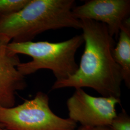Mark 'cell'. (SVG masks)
<instances>
[{
  "label": "cell",
  "instance_id": "6da1fadb",
  "mask_svg": "<svg viewBox=\"0 0 130 130\" xmlns=\"http://www.w3.org/2000/svg\"><path fill=\"white\" fill-rule=\"evenodd\" d=\"M80 20L85 48L78 70L68 79L56 80L52 90L88 87L103 97L120 98L123 79L121 68L113 56L114 38L105 24L86 19Z\"/></svg>",
  "mask_w": 130,
  "mask_h": 130
},
{
  "label": "cell",
  "instance_id": "7a4b0ae2",
  "mask_svg": "<svg viewBox=\"0 0 130 130\" xmlns=\"http://www.w3.org/2000/svg\"><path fill=\"white\" fill-rule=\"evenodd\" d=\"M74 0H29L23 8L0 17V40L10 43L32 41L49 30L81 29L72 13Z\"/></svg>",
  "mask_w": 130,
  "mask_h": 130
},
{
  "label": "cell",
  "instance_id": "3957f363",
  "mask_svg": "<svg viewBox=\"0 0 130 130\" xmlns=\"http://www.w3.org/2000/svg\"><path fill=\"white\" fill-rule=\"evenodd\" d=\"M84 42L83 35H79L56 43L47 41L10 42L7 47L14 54H23L32 58V60L20 63L18 66V70L22 75L25 76L38 70L48 69L52 71L56 80L58 81L68 79L78 70L75 55Z\"/></svg>",
  "mask_w": 130,
  "mask_h": 130
},
{
  "label": "cell",
  "instance_id": "277c9868",
  "mask_svg": "<svg viewBox=\"0 0 130 130\" xmlns=\"http://www.w3.org/2000/svg\"><path fill=\"white\" fill-rule=\"evenodd\" d=\"M0 124L6 130H75L77 127L70 118L52 111L48 95L41 91L17 106L0 107Z\"/></svg>",
  "mask_w": 130,
  "mask_h": 130
},
{
  "label": "cell",
  "instance_id": "5b68a950",
  "mask_svg": "<svg viewBox=\"0 0 130 130\" xmlns=\"http://www.w3.org/2000/svg\"><path fill=\"white\" fill-rule=\"evenodd\" d=\"M121 102L120 98L95 97L82 88L75 89L67 101L69 118L82 126H109L117 114L116 107Z\"/></svg>",
  "mask_w": 130,
  "mask_h": 130
},
{
  "label": "cell",
  "instance_id": "8992f818",
  "mask_svg": "<svg viewBox=\"0 0 130 130\" xmlns=\"http://www.w3.org/2000/svg\"><path fill=\"white\" fill-rule=\"evenodd\" d=\"M130 12L129 0H90L72 10L77 19H89L106 25L109 34L116 40Z\"/></svg>",
  "mask_w": 130,
  "mask_h": 130
},
{
  "label": "cell",
  "instance_id": "52a82bcc",
  "mask_svg": "<svg viewBox=\"0 0 130 130\" xmlns=\"http://www.w3.org/2000/svg\"><path fill=\"white\" fill-rule=\"evenodd\" d=\"M9 43L0 40V107L14 106L15 94L27 86L25 77L18 70L19 56L8 49Z\"/></svg>",
  "mask_w": 130,
  "mask_h": 130
},
{
  "label": "cell",
  "instance_id": "ba28073f",
  "mask_svg": "<svg viewBox=\"0 0 130 130\" xmlns=\"http://www.w3.org/2000/svg\"><path fill=\"white\" fill-rule=\"evenodd\" d=\"M116 46L113 50V56L121 68L123 81L126 86L130 87V21L124 20L121 28Z\"/></svg>",
  "mask_w": 130,
  "mask_h": 130
},
{
  "label": "cell",
  "instance_id": "9c48e42d",
  "mask_svg": "<svg viewBox=\"0 0 130 130\" xmlns=\"http://www.w3.org/2000/svg\"><path fill=\"white\" fill-rule=\"evenodd\" d=\"M29 0H0V17L22 9Z\"/></svg>",
  "mask_w": 130,
  "mask_h": 130
},
{
  "label": "cell",
  "instance_id": "30bf717a",
  "mask_svg": "<svg viewBox=\"0 0 130 130\" xmlns=\"http://www.w3.org/2000/svg\"><path fill=\"white\" fill-rule=\"evenodd\" d=\"M109 127L111 130H130V117L125 110L117 114Z\"/></svg>",
  "mask_w": 130,
  "mask_h": 130
},
{
  "label": "cell",
  "instance_id": "8fae6325",
  "mask_svg": "<svg viewBox=\"0 0 130 130\" xmlns=\"http://www.w3.org/2000/svg\"><path fill=\"white\" fill-rule=\"evenodd\" d=\"M75 130H111V129L109 126H100V127L81 126L78 129Z\"/></svg>",
  "mask_w": 130,
  "mask_h": 130
},
{
  "label": "cell",
  "instance_id": "7c38bea8",
  "mask_svg": "<svg viewBox=\"0 0 130 130\" xmlns=\"http://www.w3.org/2000/svg\"><path fill=\"white\" fill-rule=\"evenodd\" d=\"M0 130H6L1 125V124H0Z\"/></svg>",
  "mask_w": 130,
  "mask_h": 130
}]
</instances>
